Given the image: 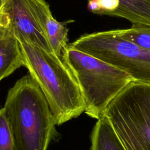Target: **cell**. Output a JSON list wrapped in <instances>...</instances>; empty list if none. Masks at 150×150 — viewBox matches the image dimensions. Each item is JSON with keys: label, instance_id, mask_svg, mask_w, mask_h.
<instances>
[{"label": "cell", "instance_id": "obj_1", "mask_svg": "<svg viewBox=\"0 0 150 150\" xmlns=\"http://www.w3.org/2000/svg\"><path fill=\"white\" fill-rule=\"evenodd\" d=\"M4 108L14 150H47L58 136L49 103L29 73L9 90Z\"/></svg>", "mask_w": 150, "mask_h": 150}, {"label": "cell", "instance_id": "obj_2", "mask_svg": "<svg viewBox=\"0 0 150 150\" xmlns=\"http://www.w3.org/2000/svg\"><path fill=\"white\" fill-rule=\"evenodd\" d=\"M24 66L44 94L56 125L78 117L85 103L77 82L63 59L21 37H17Z\"/></svg>", "mask_w": 150, "mask_h": 150}, {"label": "cell", "instance_id": "obj_3", "mask_svg": "<svg viewBox=\"0 0 150 150\" xmlns=\"http://www.w3.org/2000/svg\"><path fill=\"white\" fill-rule=\"evenodd\" d=\"M62 59L80 87L85 103L84 112L97 120L110 102L134 81L121 69L69 46Z\"/></svg>", "mask_w": 150, "mask_h": 150}, {"label": "cell", "instance_id": "obj_4", "mask_svg": "<svg viewBox=\"0 0 150 150\" xmlns=\"http://www.w3.org/2000/svg\"><path fill=\"white\" fill-rule=\"evenodd\" d=\"M104 114L126 150H150V84L132 81Z\"/></svg>", "mask_w": 150, "mask_h": 150}, {"label": "cell", "instance_id": "obj_5", "mask_svg": "<svg viewBox=\"0 0 150 150\" xmlns=\"http://www.w3.org/2000/svg\"><path fill=\"white\" fill-rule=\"evenodd\" d=\"M69 46L121 69L134 81L150 84V50L122 38L115 29L84 34Z\"/></svg>", "mask_w": 150, "mask_h": 150}, {"label": "cell", "instance_id": "obj_6", "mask_svg": "<svg viewBox=\"0 0 150 150\" xmlns=\"http://www.w3.org/2000/svg\"><path fill=\"white\" fill-rule=\"evenodd\" d=\"M2 7L17 37L53 52L46 31L47 22L53 15L45 0H4Z\"/></svg>", "mask_w": 150, "mask_h": 150}, {"label": "cell", "instance_id": "obj_7", "mask_svg": "<svg viewBox=\"0 0 150 150\" xmlns=\"http://www.w3.org/2000/svg\"><path fill=\"white\" fill-rule=\"evenodd\" d=\"M21 66H24V60L19 43L9 17L1 6L0 8V81Z\"/></svg>", "mask_w": 150, "mask_h": 150}, {"label": "cell", "instance_id": "obj_8", "mask_svg": "<svg viewBox=\"0 0 150 150\" xmlns=\"http://www.w3.org/2000/svg\"><path fill=\"white\" fill-rule=\"evenodd\" d=\"M90 150H126L105 114L97 120L93 128Z\"/></svg>", "mask_w": 150, "mask_h": 150}, {"label": "cell", "instance_id": "obj_9", "mask_svg": "<svg viewBox=\"0 0 150 150\" xmlns=\"http://www.w3.org/2000/svg\"><path fill=\"white\" fill-rule=\"evenodd\" d=\"M118 1L119 6L111 16L125 19L132 25L150 26V0Z\"/></svg>", "mask_w": 150, "mask_h": 150}, {"label": "cell", "instance_id": "obj_10", "mask_svg": "<svg viewBox=\"0 0 150 150\" xmlns=\"http://www.w3.org/2000/svg\"><path fill=\"white\" fill-rule=\"evenodd\" d=\"M67 23L59 22L51 16L46 23L47 37L53 52L59 57L63 54L69 46Z\"/></svg>", "mask_w": 150, "mask_h": 150}, {"label": "cell", "instance_id": "obj_11", "mask_svg": "<svg viewBox=\"0 0 150 150\" xmlns=\"http://www.w3.org/2000/svg\"><path fill=\"white\" fill-rule=\"evenodd\" d=\"M122 38L137 45L150 50V26L144 25H132L127 29H115Z\"/></svg>", "mask_w": 150, "mask_h": 150}, {"label": "cell", "instance_id": "obj_12", "mask_svg": "<svg viewBox=\"0 0 150 150\" xmlns=\"http://www.w3.org/2000/svg\"><path fill=\"white\" fill-rule=\"evenodd\" d=\"M0 150H14L13 137L4 107L0 109Z\"/></svg>", "mask_w": 150, "mask_h": 150}, {"label": "cell", "instance_id": "obj_13", "mask_svg": "<svg viewBox=\"0 0 150 150\" xmlns=\"http://www.w3.org/2000/svg\"><path fill=\"white\" fill-rule=\"evenodd\" d=\"M96 1L98 9L96 14L111 16L119 6L118 0H96Z\"/></svg>", "mask_w": 150, "mask_h": 150}, {"label": "cell", "instance_id": "obj_14", "mask_svg": "<svg viewBox=\"0 0 150 150\" xmlns=\"http://www.w3.org/2000/svg\"><path fill=\"white\" fill-rule=\"evenodd\" d=\"M4 0H0V8H1V6H2V5L3 2H4Z\"/></svg>", "mask_w": 150, "mask_h": 150}]
</instances>
